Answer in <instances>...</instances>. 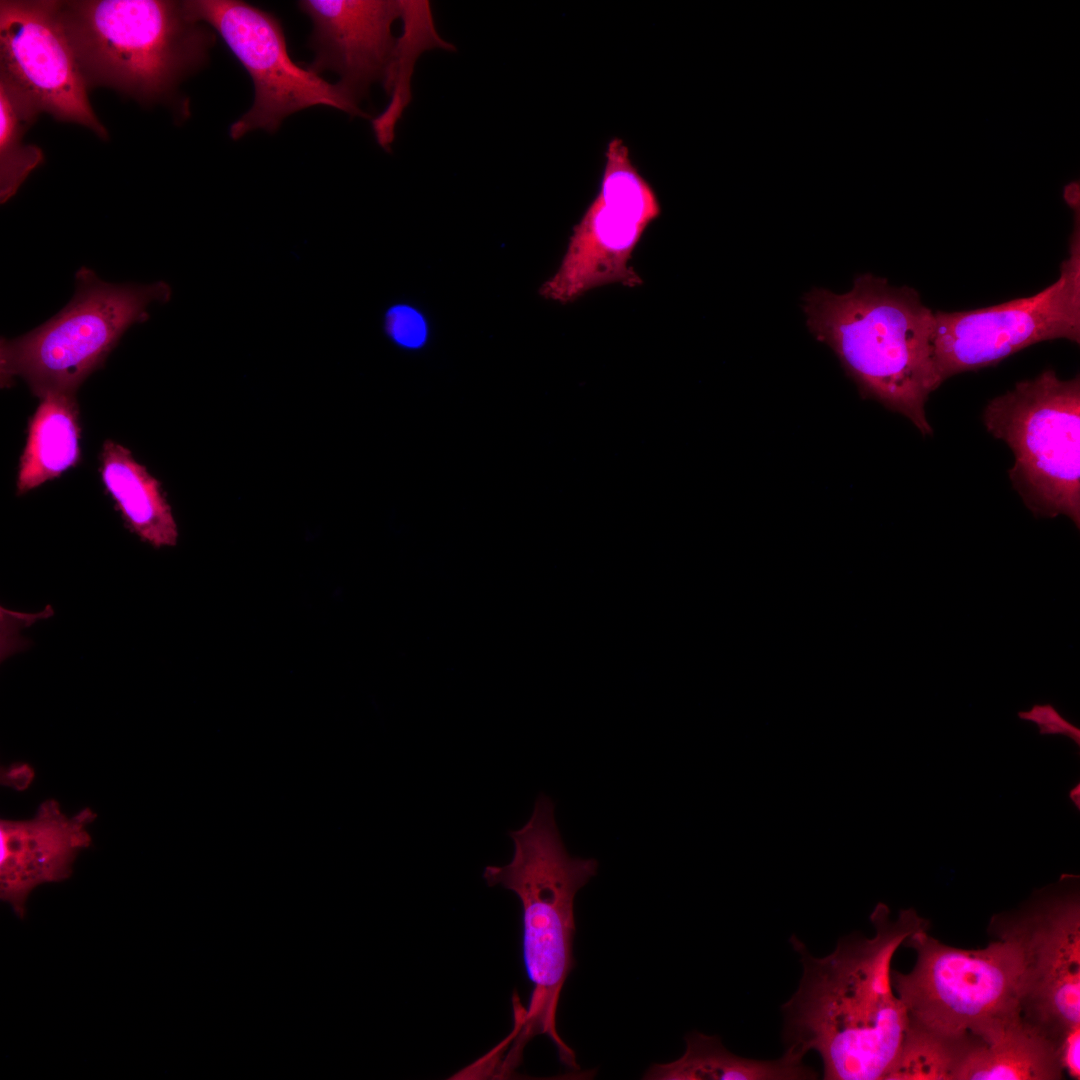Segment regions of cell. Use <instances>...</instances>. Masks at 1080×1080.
Instances as JSON below:
<instances>
[{
	"label": "cell",
	"mask_w": 1080,
	"mask_h": 1080,
	"mask_svg": "<svg viewBox=\"0 0 1080 1080\" xmlns=\"http://www.w3.org/2000/svg\"><path fill=\"white\" fill-rule=\"evenodd\" d=\"M973 1042L971 1033L948 1034L907 1022L888 1080H957Z\"/></svg>",
	"instance_id": "19"
},
{
	"label": "cell",
	"mask_w": 1080,
	"mask_h": 1080,
	"mask_svg": "<svg viewBox=\"0 0 1080 1080\" xmlns=\"http://www.w3.org/2000/svg\"><path fill=\"white\" fill-rule=\"evenodd\" d=\"M802 300L810 333L835 353L861 397L903 415L923 436L933 435L926 403L942 384L936 317L919 292L864 273L846 293L814 287Z\"/></svg>",
	"instance_id": "2"
},
{
	"label": "cell",
	"mask_w": 1080,
	"mask_h": 1080,
	"mask_svg": "<svg viewBox=\"0 0 1080 1080\" xmlns=\"http://www.w3.org/2000/svg\"><path fill=\"white\" fill-rule=\"evenodd\" d=\"M1064 197L1068 204L1072 207L1079 206V186L1078 183H1072L1065 189Z\"/></svg>",
	"instance_id": "26"
},
{
	"label": "cell",
	"mask_w": 1080,
	"mask_h": 1080,
	"mask_svg": "<svg viewBox=\"0 0 1080 1080\" xmlns=\"http://www.w3.org/2000/svg\"><path fill=\"white\" fill-rule=\"evenodd\" d=\"M1059 1046L1020 1014L973 1035L957 1080L1061 1079Z\"/></svg>",
	"instance_id": "15"
},
{
	"label": "cell",
	"mask_w": 1080,
	"mask_h": 1080,
	"mask_svg": "<svg viewBox=\"0 0 1080 1080\" xmlns=\"http://www.w3.org/2000/svg\"><path fill=\"white\" fill-rule=\"evenodd\" d=\"M1069 797L1077 809H1080V784L1075 785L1069 792Z\"/></svg>",
	"instance_id": "27"
},
{
	"label": "cell",
	"mask_w": 1080,
	"mask_h": 1080,
	"mask_svg": "<svg viewBox=\"0 0 1080 1080\" xmlns=\"http://www.w3.org/2000/svg\"><path fill=\"white\" fill-rule=\"evenodd\" d=\"M1018 717L1037 725L1040 735H1063L1080 745V729L1065 719L1051 704H1034L1029 710L1019 711Z\"/></svg>",
	"instance_id": "23"
},
{
	"label": "cell",
	"mask_w": 1080,
	"mask_h": 1080,
	"mask_svg": "<svg viewBox=\"0 0 1080 1080\" xmlns=\"http://www.w3.org/2000/svg\"><path fill=\"white\" fill-rule=\"evenodd\" d=\"M35 776L34 769L26 763H14L1 771L4 786L22 791L29 787Z\"/></svg>",
	"instance_id": "25"
},
{
	"label": "cell",
	"mask_w": 1080,
	"mask_h": 1080,
	"mask_svg": "<svg viewBox=\"0 0 1080 1080\" xmlns=\"http://www.w3.org/2000/svg\"><path fill=\"white\" fill-rule=\"evenodd\" d=\"M648 227L634 214L596 195L574 226L561 264L542 284L540 294L569 303L602 286L641 285L631 260Z\"/></svg>",
	"instance_id": "14"
},
{
	"label": "cell",
	"mask_w": 1080,
	"mask_h": 1080,
	"mask_svg": "<svg viewBox=\"0 0 1080 1080\" xmlns=\"http://www.w3.org/2000/svg\"><path fill=\"white\" fill-rule=\"evenodd\" d=\"M1075 216L1069 255L1048 287L989 307L935 311V364L941 383L963 372L995 366L1039 342L1080 343L1079 212Z\"/></svg>",
	"instance_id": "8"
},
{
	"label": "cell",
	"mask_w": 1080,
	"mask_h": 1080,
	"mask_svg": "<svg viewBox=\"0 0 1080 1080\" xmlns=\"http://www.w3.org/2000/svg\"><path fill=\"white\" fill-rule=\"evenodd\" d=\"M983 424L1014 454L1008 475L1036 518L1068 517L1080 528V377L1047 369L990 400Z\"/></svg>",
	"instance_id": "6"
},
{
	"label": "cell",
	"mask_w": 1080,
	"mask_h": 1080,
	"mask_svg": "<svg viewBox=\"0 0 1080 1080\" xmlns=\"http://www.w3.org/2000/svg\"><path fill=\"white\" fill-rule=\"evenodd\" d=\"M75 281V294L59 313L18 338H1L2 388L20 377L39 398L51 392L76 394L125 331L149 318V305L171 297L163 281L112 284L86 267L77 271Z\"/></svg>",
	"instance_id": "5"
},
{
	"label": "cell",
	"mask_w": 1080,
	"mask_h": 1080,
	"mask_svg": "<svg viewBox=\"0 0 1080 1080\" xmlns=\"http://www.w3.org/2000/svg\"><path fill=\"white\" fill-rule=\"evenodd\" d=\"M514 844L511 861L488 865L483 878L489 886L501 885L518 897L522 906L523 954L533 984L527 1009L516 1012V1042L512 1062L534 1036L544 1034L555 1046L560 1062L572 1071L579 1066L573 1050L556 1029V1012L563 985L573 968L575 934L574 899L596 874L595 859L572 857L561 838L554 803L539 794L529 820L510 831Z\"/></svg>",
	"instance_id": "3"
},
{
	"label": "cell",
	"mask_w": 1080,
	"mask_h": 1080,
	"mask_svg": "<svg viewBox=\"0 0 1080 1080\" xmlns=\"http://www.w3.org/2000/svg\"><path fill=\"white\" fill-rule=\"evenodd\" d=\"M95 818L90 808L67 817L48 799L28 820L0 821V897L17 916L36 887L70 877L77 855L91 844L87 826Z\"/></svg>",
	"instance_id": "13"
},
{
	"label": "cell",
	"mask_w": 1080,
	"mask_h": 1080,
	"mask_svg": "<svg viewBox=\"0 0 1080 1080\" xmlns=\"http://www.w3.org/2000/svg\"><path fill=\"white\" fill-rule=\"evenodd\" d=\"M183 2L193 20L221 36L252 80L253 105L230 126L232 139L256 129L273 133L285 118L315 105L364 116L337 83L290 58L282 25L272 13L239 0Z\"/></svg>",
	"instance_id": "9"
},
{
	"label": "cell",
	"mask_w": 1080,
	"mask_h": 1080,
	"mask_svg": "<svg viewBox=\"0 0 1080 1080\" xmlns=\"http://www.w3.org/2000/svg\"><path fill=\"white\" fill-rule=\"evenodd\" d=\"M927 928L904 945L916 951L909 973L891 970L907 1022L948 1034H978L1022 1014L1024 960L1019 942L1004 933L987 947L966 950L931 937Z\"/></svg>",
	"instance_id": "7"
},
{
	"label": "cell",
	"mask_w": 1080,
	"mask_h": 1080,
	"mask_svg": "<svg viewBox=\"0 0 1080 1080\" xmlns=\"http://www.w3.org/2000/svg\"><path fill=\"white\" fill-rule=\"evenodd\" d=\"M686 1049L677 1060L653 1064L646 1080H797L814 1079L803 1055L790 1049L776 1060L743 1058L728 1051L717 1036L694 1031L685 1037Z\"/></svg>",
	"instance_id": "18"
},
{
	"label": "cell",
	"mask_w": 1080,
	"mask_h": 1080,
	"mask_svg": "<svg viewBox=\"0 0 1080 1080\" xmlns=\"http://www.w3.org/2000/svg\"><path fill=\"white\" fill-rule=\"evenodd\" d=\"M99 472L125 525L155 548L174 546L178 529L160 482L122 445L106 440Z\"/></svg>",
	"instance_id": "16"
},
{
	"label": "cell",
	"mask_w": 1080,
	"mask_h": 1080,
	"mask_svg": "<svg viewBox=\"0 0 1080 1080\" xmlns=\"http://www.w3.org/2000/svg\"><path fill=\"white\" fill-rule=\"evenodd\" d=\"M298 6L313 23L312 72L336 73L358 106L375 83L392 91L401 52L392 26L402 18V0H302Z\"/></svg>",
	"instance_id": "12"
},
{
	"label": "cell",
	"mask_w": 1080,
	"mask_h": 1080,
	"mask_svg": "<svg viewBox=\"0 0 1080 1080\" xmlns=\"http://www.w3.org/2000/svg\"><path fill=\"white\" fill-rule=\"evenodd\" d=\"M1080 1024L1069 1029L1062 1037L1059 1046L1060 1061L1063 1070L1074 1079L1080 1076Z\"/></svg>",
	"instance_id": "24"
},
{
	"label": "cell",
	"mask_w": 1080,
	"mask_h": 1080,
	"mask_svg": "<svg viewBox=\"0 0 1080 1080\" xmlns=\"http://www.w3.org/2000/svg\"><path fill=\"white\" fill-rule=\"evenodd\" d=\"M58 13L88 87L140 103L169 98L207 59L215 37L183 1H58Z\"/></svg>",
	"instance_id": "4"
},
{
	"label": "cell",
	"mask_w": 1080,
	"mask_h": 1080,
	"mask_svg": "<svg viewBox=\"0 0 1080 1080\" xmlns=\"http://www.w3.org/2000/svg\"><path fill=\"white\" fill-rule=\"evenodd\" d=\"M650 225L661 214L658 197L633 164L623 140L612 139L605 153V166L597 194Z\"/></svg>",
	"instance_id": "21"
},
{
	"label": "cell",
	"mask_w": 1080,
	"mask_h": 1080,
	"mask_svg": "<svg viewBox=\"0 0 1080 1080\" xmlns=\"http://www.w3.org/2000/svg\"><path fill=\"white\" fill-rule=\"evenodd\" d=\"M0 80L39 113L107 138L89 102V87L60 20L58 1L0 2Z\"/></svg>",
	"instance_id": "11"
},
{
	"label": "cell",
	"mask_w": 1080,
	"mask_h": 1080,
	"mask_svg": "<svg viewBox=\"0 0 1080 1080\" xmlns=\"http://www.w3.org/2000/svg\"><path fill=\"white\" fill-rule=\"evenodd\" d=\"M79 423L76 394L51 392L40 398L28 422L26 445L18 467L17 495L61 476L78 464Z\"/></svg>",
	"instance_id": "17"
},
{
	"label": "cell",
	"mask_w": 1080,
	"mask_h": 1080,
	"mask_svg": "<svg viewBox=\"0 0 1080 1080\" xmlns=\"http://www.w3.org/2000/svg\"><path fill=\"white\" fill-rule=\"evenodd\" d=\"M990 927L1021 945L1022 1015L1060 1042L1080 1024L1079 876L1063 874L1035 890L1016 910L995 915Z\"/></svg>",
	"instance_id": "10"
},
{
	"label": "cell",
	"mask_w": 1080,
	"mask_h": 1080,
	"mask_svg": "<svg viewBox=\"0 0 1080 1080\" xmlns=\"http://www.w3.org/2000/svg\"><path fill=\"white\" fill-rule=\"evenodd\" d=\"M879 902L871 938L848 936L825 957L813 956L796 936L790 942L803 974L782 1006L787 1049L820 1055L824 1079L886 1080L901 1049L907 1013L891 983L894 953L927 921L913 908L896 919Z\"/></svg>",
	"instance_id": "1"
},
{
	"label": "cell",
	"mask_w": 1080,
	"mask_h": 1080,
	"mask_svg": "<svg viewBox=\"0 0 1080 1080\" xmlns=\"http://www.w3.org/2000/svg\"><path fill=\"white\" fill-rule=\"evenodd\" d=\"M39 112L18 91L0 80V199L5 203L28 175L43 161L35 145L24 143V134Z\"/></svg>",
	"instance_id": "20"
},
{
	"label": "cell",
	"mask_w": 1080,
	"mask_h": 1080,
	"mask_svg": "<svg viewBox=\"0 0 1080 1080\" xmlns=\"http://www.w3.org/2000/svg\"><path fill=\"white\" fill-rule=\"evenodd\" d=\"M385 325L391 338L403 346L418 347L425 340V322L417 311L408 306L391 308L386 314Z\"/></svg>",
	"instance_id": "22"
}]
</instances>
